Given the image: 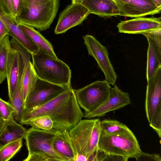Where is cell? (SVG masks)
<instances>
[{
    "label": "cell",
    "mask_w": 161,
    "mask_h": 161,
    "mask_svg": "<svg viewBox=\"0 0 161 161\" xmlns=\"http://www.w3.org/2000/svg\"><path fill=\"white\" fill-rule=\"evenodd\" d=\"M15 109L9 103L5 101L0 97V117L7 121L13 118Z\"/></svg>",
    "instance_id": "83f0119b"
},
{
    "label": "cell",
    "mask_w": 161,
    "mask_h": 161,
    "mask_svg": "<svg viewBox=\"0 0 161 161\" xmlns=\"http://www.w3.org/2000/svg\"><path fill=\"white\" fill-rule=\"evenodd\" d=\"M55 134L32 127L28 129L24 137L28 153L45 154L53 161H67L53 147Z\"/></svg>",
    "instance_id": "ba28073f"
},
{
    "label": "cell",
    "mask_w": 161,
    "mask_h": 161,
    "mask_svg": "<svg viewBox=\"0 0 161 161\" xmlns=\"http://www.w3.org/2000/svg\"><path fill=\"white\" fill-rule=\"evenodd\" d=\"M27 130L13 118L6 121L0 133V148L11 142L24 138Z\"/></svg>",
    "instance_id": "d6986e66"
},
{
    "label": "cell",
    "mask_w": 161,
    "mask_h": 161,
    "mask_svg": "<svg viewBox=\"0 0 161 161\" xmlns=\"http://www.w3.org/2000/svg\"><path fill=\"white\" fill-rule=\"evenodd\" d=\"M54 149L68 161H74L76 153L69 131L65 130L56 134L54 137Z\"/></svg>",
    "instance_id": "ac0fdd59"
},
{
    "label": "cell",
    "mask_w": 161,
    "mask_h": 161,
    "mask_svg": "<svg viewBox=\"0 0 161 161\" xmlns=\"http://www.w3.org/2000/svg\"><path fill=\"white\" fill-rule=\"evenodd\" d=\"M101 131L112 133L122 131L128 128L123 123L116 120L104 119L100 121Z\"/></svg>",
    "instance_id": "484cf974"
},
{
    "label": "cell",
    "mask_w": 161,
    "mask_h": 161,
    "mask_svg": "<svg viewBox=\"0 0 161 161\" xmlns=\"http://www.w3.org/2000/svg\"><path fill=\"white\" fill-rule=\"evenodd\" d=\"M71 88L38 78L35 85L25 102L23 114L46 103Z\"/></svg>",
    "instance_id": "52a82bcc"
},
{
    "label": "cell",
    "mask_w": 161,
    "mask_h": 161,
    "mask_svg": "<svg viewBox=\"0 0 161 161\" xmlns=\"http://www.w3.org/2000/svg\"><path fill=\"white\" fill-rule=\"evenodd\" d=\"M98 119H81L69 131L71 139L76 153V155H82L86 158L92 130Z\"/></svg>",
    "instance_id": "8fae6325"
},
{
    "label": "cell",
    "mask_w": 161,
    "mask_h": 161,
    "mask_svg": "<svg viewBox=\"0 0 161 161\" xmlns=\"http://www.w3.org/2000/svg\"><path fill=\"white\" fill-rule=\"evenodd\" d=\"M90 14L104 18L119 16V11L115 3L109 0H87L81 3Z\"/></svg>",
    "instance_id": "e0dca14e"
},
{
    "label": "cell",
    "mask_w": 161,
    "mask_h": 161,
    "mask_svg": "<svg viewBox=\"0 0 161 161\" xmlns=\"http://www.w3.org/2000/svg\"><path fill=\"white\" fill-rule=\"evenodd\" d=\"M33 0H23L25 10Z\"/></svg>",
    "instance_id": "d590c367"
},
{
    "label": "cell",
    "mask_w": 161,
    "mask_h": 161,
    "mask_svg": "<svg viewBox=\"0 0 161 161\" xmlns=\"http://www.w3.org/2000/svg\"><path fill=\"white\" fill-rule=\"evenodd\" d=\"M105 161H125L124 158L121 156L114 155H108Z\"/></svg>",
    "instance_id": "836d02e7"
},
{
    "label": "cell",
    "mask_w": 161,
    "mask_h": 161,
    "mask_svg": "<svg viewBox=\"0 0 161 161\" xmlns=\"http://www.w3.org/2000/svg\"><path fill=\"white\" fill-rule=\"evenodd\" d=\"M131 103L128 93L123 92L115 84L110 88L108 96L105 101L93 111L84 113V117L89 119L104 116L108 113L119 109Z\"/></svg>",
    "instance_id": "4fadbf2b"
},
{
    "label": "cell",
    "mask_w": 161,
    "mask_h": 161,
    "mask_svg": "<svg viewBox=\"0 0 161 161\" xmlns=\"http://www.w3.org/2000/svg\"><path fill=\"white\" fill-rule=\"evenodd\" d=\"M23 139L8 143L0 148V161H8L12 158L22 146Z\"/></svg>",
    "instance_id": "d4e9b609"
},
{
    "label": "cell",
    "mask_w": 161,
    "mask_h": 161,
    "mask_svg": "<svg viewBox=\"0 0 161 161\" xmlns=\"http://www.w3.org/2000/svg\"><path fill=\"white\" fill-rule=\"evenodd\" d=\"M11 47L8 38L5 37L0 40V84L6 78V62Z\"/></svg>",
    "instance_id": "cb8c5ba5"
},
{
    "label": "cell",
    "mask_w": 161,
    "mask_h": 161,
    "mask_svg": "<svg viewBox=\"0 0 161 161\" xmlns=\"http://www.w3.org/2000/svg\"><path fill=\"white\" fill-rule=\"evenodd\" d=\"M23 161H52L53 160L45 154L35 153H28L27 157Z\"/></svg>",
    "instance_id": "f546056e"
},
{
    "label": "cell",
    "mask_w": 161,
    "mask_h": 161,
    "mask_svg": "<svg viewBox=\"0 0 161 161\" xmlns=\"http://www.w3.org/2000/svg\"><path fill=\"white\" fill-rule=\"evenodd\" d=\"M158 7L161 8V0H152Z\"/></svg>",
    "instance_id": "8d00e7d4"
},
{
    "label": "cell",
    "mask_w": 161,
    "mask_h": 161,
    "mask_svg": "<svg viewBox=\"0 0 161 161\" xmlns=\"http://www.w3.org/2000/svg\"><path fill=\"white\" fill-rule=\"evenodd\" d=\"M148 41L146 78L148 81L161 67V29L143 33Z\"/></svg>",
    "instance_id": "5bb4252c"
},
{
    "label": "cell",
    "mask_w": 161,
    "mask_h": 161,
    "mask_svg": "<svg viewBox=\"0 0 161 161\" xmlns=\"http://www.w3.org/2000/svg\"><path fill=\"white\" fill-rule=\"evenodd\" d=\"M59 6V0H33L16 20L19 24L44 31L50 27Z\"/></svg>",
    "instance_id": "277c9868"
},
{
    "label": "cell",
    "mask_w": 161,
    "mask_h": 161,
    "mask_svg": "<svg viewBox=\"0 0 161 161\" xmlns=\"http://www.w3.org/2000/svg\"><path fill=\"white\" fill-rule=\"evenodd\" d=\"M89 14L88 10L81 3L68 5L59 14L55 34L64 33L69 29L80 25Z\"/></svg>",
    "instance_id": "30bf717a"
},
{
    "label": "cell",
    "mask_w": 161,
    "mask_h": 161,
    "mask_svg": "<svg viewBox=\"0 0 161 161\" xmlns=\"http://www.w3.org/2000/svg\"><path fill=\"white\" fill-rule=\"evenodd\" d=\"M19 25L39 49L52 57L57 58L52 44L38 31L34 28L25 25L19 24Z\"/></svg>",
    "instance_id": "44dd1931"
},
{
    "label": "cell",
    "mask_w": 161,
    "mask_h": 161,
    "mask_svg": "<svg viewBox=\"0 0 161 161\" xmlns=\"http://www.w3.org/2000/svg\"><path fill=\"white\" fill-rule=\"evenodd\" d=\"M7 35H9L8 30L0 19V40Z\"/></svg>",
    "instance_id": "d6a6232c"
},
{
    "label": "cell",
    "mask_w": 161,
    "mask_h": 161,
    "mask_svg": "<svg viewBox=\"0 0 161 161\" xmlns=\"http://www.w3.org/2000/svg\"><path fill=\"white\" fill-rule=\"evenodd\" d=\"M117 6L119 16L139 17L159 13L161 8L152 0H113Z\"/></svg>",
    "instance_id": "7c38bea8"
},
{
    "label": "cell",
    "mask_w": 161,
    "mask_h": 161,
    "mask_svg": "<svg viewBox=\"0 0 161 161\" xmlns=\"http://www.w3.org/2000/svg\"><path fill=\"white\" fill-rule=\"evenodd\" d=\"M0 7L6 14L14 19L13 11L12 0H0Z\"/></svg>",
    "instance_id": "4dcf8cb0"
},
{
    "label": "cell",
    "mask_w": 161,
    "mask_h": 161,
    "mask_svg": "<svg viewBox=\"0 0 161 161\" xmlns=\"http://www.w3.org/2000/svg\"><path fill=\"white\" fill-rule=\"evenodd\" d=\"M117 27L120 33L142 34L145 32L161 29V18L136 17L121 21Z\"/></svg>",
    "instance_id": "2e32d148"
},
{
    "label": "cell",
    "mask_w": 161,
    "mask_h": 161,
    "mask_svg": "<svg viewBox=\"0 0 161 161\" xmlns=\"http://www.w3.org/2000/svg\"><path fill=\"white\" fill-rule=\"evenodd\" d=\"M136 159L137 161H161V158L158 154H149L142 151L139 157Z\"/></svg>",
    "instance_id": "1f68e13d"
},
{
    "label": "cell",
    "mask_w": 161,
    "mask_h": 161,
    "mask_svg": "<svg viewBox=\"0 0 161 161\" xmlns=\"http://www.w3.org/2000/svg\"><path fill=\"white\" fill-rule=\"evenodd\" d=\"M9 103L15 109V112L13 115L14 119L15 121L20 122L24 108V101L20 81L11 98L9 99Z\"/></svg>",
    "instance_id": "603a6c76"
},
{
    "label": "cell",
    "mask_w": 161,
    "mask_h": 161,
    "mask_svg": "<svg viewBox=\"0 0 161 161\" xmlns=\"http://www.w3.org/2000/svg\"><path fill=\"white\" fill-rule=\"evenodd\" d=\"M6 122L0 117V133L4 127Z\"/></svg>",
    "instance_id": "e575fe53"
},
{
    "label": "cell",
    "mask_w": 161,
    "mask_h": 161,
    "mask_svg": "<svg viewBox=\"0 0 161 161\" xmlns=\"http://www.w3.org/2000/svg\"><path fill=\"white\" fill-rule=\"evenodd\" d=\"M83 38L88 55L92 56L96 61L105 75V80L110 85H114L116 81L117 76L109 59L106 47L92 35H86Z\"/></svg>",
    "instance_id": "9c48e42d"
},
{
    "label": "cell",
    "mask_w": 161,
    "mask_h": 161,
    "mask_svg": "<svg viewBox=\"0 0 161 161\" xmlns=\"http://www.w3.org/2000/svg\"><path fill=\"white\" fill-rule=\"evenodd\" d=\"M100 121V120L98 119L93 127L89 147L86 156L87 160L93 153L98 149V144L101 132Z\"/></svg>",
    "instance_id": "4316f807"
},
{
    "label": "cell",
    "mask_w": 161,
    "mask_h": 161,
    "mask_svg": "<svg viewBox=\"0 0 161 161\" xmlns=\"http://www.w3.org/2000/svg\"><path fill=\"white\" fill-rule=\"evenodd\" d=\"M72 3H81V0H71Z\"/></svg>",
    "instance_id": "74e56055"
},
{
    "label": "cell",
    "mask_w": 161,
    "mask_h": 161,
    "mask_svg": "<svg viewBox=\"0 0 161 161\" xmlns=\"http://www.w3.org/2000/svg\"><path fill=\"white\" fill-rule=\"evenodd\" d=\"M5 25L9 31V36L15 39L31 55L36 53L39 50L28 36L23 32L15 20L10 19Z\"/></svg>",
    "instance_id": "ffe728a7"
},
{
    "label": "cell",
    "mask_w": 161,
    "mask_h": 161,
    "mask_svg": "<svg viewBox=\"0 0 161 161\" xmlns=\"http://www.w3.org/2000/svg\"><path fill=\"white\" fill-rule=\"evenodd\" d=\"M98 149L108 155L121 156L125 161L130 158L136 159L142 152L136 136L128 128L115 133L101 131Z\"/></svg>",
    "instance_id": "7a4b0ae2"
},
{
    "label": "cell",
    "mask_w": 161,
    "mask_h": 161,
    "mask_svg": "<svg viewBox=\"0 0 161 161\" xmlns=\"http://www.w3.org/2000/svg\"><path fill=\"white\" fill-rule=\"evenodd\" d=\"M21 124L29 125L32 127L55 134L61 131L58 129L52 119L47 115L39 116Z\"/></svg>",
    "instance_id": "7402d4cb"
},
{
    "label": "cell",
    "mask_w": 161,
    "mask_h": 161,
    "mask_svg": "<svg viewBox=\"0 0 161 161\" xmlns=\"http://www.w3.org/2000/svg\"><path fill=\"white\" fill-rule=\"evenodd\" d=\"M12 8L14 18L15 20L25 10L23 0H12Z\"/></svg>",
    "instance_id": "f1b7e54d"
},
{
    "label": "cell",
    "mask_w": 161,
    "mask_h": 161,
    "mask_svg": "<svg viewBox=\"0 0 161 161\" xmlns=\"http://www.w3.org/2000/svg\"><path fill=\"white\" fill-rule=\"evenodd\" d=\"M85 0H81V2L84 1H85ZM110 1H114L113 0H109Z\"/></svg>",
    "instance_id": "f35d334b"
},
{
    "label": "cell",
    "mask_w": 161,
    "mask_h": 161,
    "mask_svg": "<svg viewBox=\"0 0 161 161\" xmlns=\"http://www.w3.org/2000/svg\"><path fill=\"white\" fill-rule=\"evenodd\" d=\"M145 110L149 125L161 137V67L147 81Z\"/></svg>",
    "instance_id": "5b68a950"
},
{
    "label": "cell",
    "mask_w": 161,
    "mask_h": 161,
    "mask_svg": "<svg viewBox=\"0 0 161 161\" xmlns=\"http://www.w3.org/2000/svg\"><path fill=\"white\" fill-rule=\"evenodd\" d=\"M23 68V61L19 53L12 47L8 54L6 64L9 99L11 98L20 82Z\"/></svg>",
    "instance_id": "9a60e30c"
},
{
    "label": "cell",
    "mask_w": 161,
    "mask_h": 161,
    "mask_svg": "<svg viewBox=\"0 0 161 161\" xmlns=\"http://www.w3.org/2000/svg\"><path fill=\"white\" fill-rule=\"evenodd\" d=\"M84 114L71 88L46 103L24 113L19 123L39 116L47 115L60 131H69L82 119Z\"/></svg>",
    "instance_id": "6da1fadb"
},
{
    "label": "cell",
    "mask_w": 161,
    "mask_h": 161,
    "mask_svg": "<svg viewBox=\"0 0 161 161\" xmlns=\"http://www.w3.org/2000/svg\"><path fill=\"white\" fill-rule=\"evenodd\" d=\"M32 64L39 78L47 81L71 88V70L68 65L39 49L31 54Z\"/></svg>",
    "instance_id": "3957f363"
},
{
    "label": "cell",
    "mask_w": 161,
    "mask_h": 161,
    "mask_svg": "<svg viewBox=\"0 0 161 161\" xmlns=\"http://www.w3.org/2000/svg\"><path fill=\"white\" fill-rule=\"evenodd\" d=\"M111 86L105 80H97L82 88L73 89L77 102L85 113L100 106L108 97Z\"/></svg>",
    "instance_id": "8992f818"
}]
</instances>
